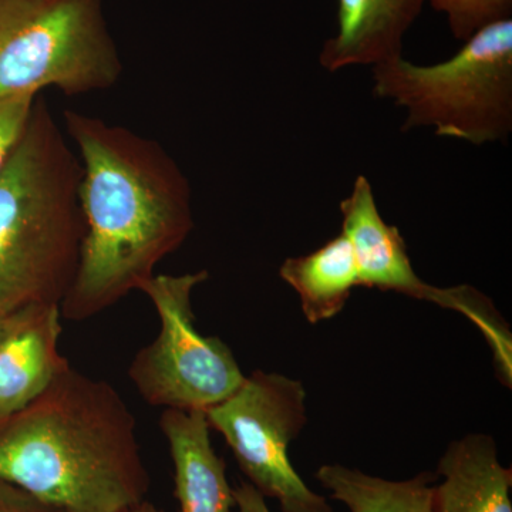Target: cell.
Wrapping results in <instances>:
<instances>
[{
	"instance_id": "obj_3",
	"label": "cell",
	"mask_w": 512,
	"mask_h": 512,
	"mask_svg": "<svg viewBox=\"0 0 512 512\" xmlns=\"http://www.w3.org/2000/svg\"><path fill=\"white\" fill-rule=\"evenodd\" d=\"M82 178L80 158L49 104L36 99L0 171V316L30 305L62 306L86 235Z\"/></svg>"
},
{
	"instance_id": "obj_2",
	"label": "cell",
	"mask_w": 512,
	"mask_h": 512,
	"mask_svg": "<svg viewBox=\"0 0 512 512\" xmlns=\"http://www.w3.org/2000/svg\"><path fill=\"white\" fill-rule=\"evenodd\" d=\"M0 478L64 512H123L150 490L130 407L72 365L0 419Z\"/></svg>"
},
{
	"instance_id": "obj_4",
	"label": "cell",
	"mask_w": 512,
	"mask_h": 512,
	"mask_svg": "<svg viewBox=\"0 0 512 512\" xmlns=\"http://www.w3.org/2000/svg\"><path fill=\"white\" fill-rule=\"evenodd\" d=\"M373 94L407 111L402 130L433 128L474 146L512 131V19L478 29L450 59L416 64L402 56L372 67Z\"/></svg>"
},
{
	"instance_id": "obj_8",
	"label": "cell",
	"mask_w": 512,
	"mask_h": 512,
	"mask_svg": "<svg viewBox=\"0 0 512 512\" xmlns=\"http://www.w3.org/2000/svg\"><path fill=\"white\" fill-rule=\"evenodd\" d=\"M342 234L355 254L359 286L403 293L463 311L466 288L440 289L421 281L407 254L399 228L384 222L377 208L375 192L365 175H359L349 197L340 202Z\"/></svg>"
},
{
	"instance_id": "obj_16",
	"label": "cell",
	"mask_w": 512,
	"mask_h": 512,
	"mask_svg": "<svg viewBox=\"0 0 512 512\" xmlns=\"http://www.w3.org/2000/svg\"><path fill=\"white\" fill-rule=\"evenodd\" d=\"M37 96L0 97V171L25 133Z\"/></svg>"
},
{
	"instance_id": "obj_10",
	"label": "cell",
	"mask_w": 512,
	"mask_h": 512,
	"mask_svg": "<svg viewBox=\"0 0 512 512\" xmlns=\"http://www.w3.org/2000/svg\"><path fill=\"white\" fill-rule=\"evenodd\" d=\"M427 0H338L336 33L323 43L319 63L330 73L402 56L407 30Z\"/></svg>"
},
{
	"instance_id": "obj_14",
	"label": "cell",
	"mask_w": 512,
	"mask_h": 512,
	"mask_svg": "<svg viewBox=\"0 0 512 512\" xmlns=\"http://www.w3.org/2000/svg\"><path fill=\"white\" fill-rule=\"evenodd\" d=\"M316 480L350 512H434L436 476L427 471L410 480L392 481L326 464L319 468Z\"/></svg>"
},
{
	"instance_id": "obj_17",
	"label": "cell",
	"mask_w": 512,
	"mask_h": 512,
	"mask_svg": "<svg viewBox=\"0 0 512 512\" xmlns=\"http://www.w3.org/2000/svg\"><path fill=\"white\" fill-rule=\"evenodd\" d=\"M0 512H64L0 478Z\"/></svg>"
},
{
	"instance_id": "obj_11",
	"label": "cell",
	"mask_w": 512,
	"mask_h": 512,
	"mask_svg": "<svg viewBox=\"0 0 512 512\" xmlns=\"http://www.w3.org/2000/svg\"><path fill=\"white\" fill-rule=\"evenodd\" d=\"M160 429L170 447L180 512L234 511V488L229 484L224 458L212 447L205 412L164 409Z\"/></svg>"
},
{
	"instance_id": "obj_5",
	"label": "cell",
	"mask_w": 512,
	"mask_h": 512,
	"mask_svg": "<svg viewBox=\"0 0 512 512\" xmlns=\"http://www.w3.org/2000/svg\"><path fill=\"white\" fill-rule=\"evenodd\" d=\"M121 74L103 0H0V97L103 92Z\"/></svg>"
},
{
	"instance_id": "obj_19",
	"label": "cell",
	"mask_w": 512,
	"mask_h": 512,
	"mask_svg": "<svg viewBox=\"0 0 512 512\" xmlns=\"http://www.w3.org/2000/svg\"><path fill=\"white\" fill-rule=\"evenodd\" d=\"M123 512H165L163 508L157 507L156 504L150 503V501L144 500L140 504L134 505V507L128 508Z\"/></svg>"
},
{
	"instance_id": "obj_13",
	"label": "cell",
	"mask_w": 512,
	"mask_h": 512,
	"mask_svg": "<svg viewBox=\"0 0 512 512\" xmlns=\"http://www.w3.org/2000/svg\"><path fill=\"white\" fill-rule=\"evenodd\" d=\"M279 276L298 293L311 323L335 318L359 286L355 254L342 232L311 254L285 259Z\"/></svg>"
},
{
	"instance_id": "obj_9",
	"label": "cell",
	"mask_w": 512,
	"mask_h": 512,
	"mask_svg": "<svg viewBox=\"0 0 512 512\" xmlns=\"http://www.w3.org/2000/svg\"><path fill=\"white\" fill-rule=\"evenodd\" d=\"M62 330L57 305H30L0 316V419L35 402L70 366L59 349Z\"/></svg>"
},
{
	"instance_id": "obj_18",
	"label": "cell",
	"mask_w": 512,
	"mask_h": 512,
	"mask_svg": "<svg viewBox=\"0 0 512 512\" xmlns=\"http://www.w3.org/2000/svg\"><path fill=\"white\" fill-rule=\"evenodd\" d=\"M235 510L232 512H271L265 497L248 481H241L234 488Z\"/></svg>"
},
{
	"instance_id": "obj_12",
	"label": "cell",
	"mask_w": 512,
	"mask_h": 512,
	"mask_svg": "<svg viewBox=\"0 0 512 512\" xmlns=\"http://www.w3.org/2000/svg\"><path fill=\"white\" fill-rule=\"evenodd\" d=\"M434 512H512V470L498 460L497 444L487 434L453 441L440 458Z\"/></svg>"
},
{
	"instance_id": "obj_6",
	"label": "cell",
	"mask_w": 512,
	"mask_h": 512,
	"mask_svg": "<svg viewBox=\"0 0 512 512\" xmlns=\"http://www.w3.org/2000/svg\"><path fill=\"white\" fill-rule=\"evenodd\" d=\"M208 278L207 271L154 275L140 288L156 306L160 332L134 357L128 376L151 406L207 412L245 380L227 343L195 328L192 291Z\"/></svg>"
},
{
	"instance_id": "obj_1",
	"label": "cell",
	"mask_w": 512,
	"mask_h": 512,
	"mask_svg": "<svg viewBox=\"0 0 512 512\" xmlns=\"http://www.w3.org/2000/svg\"><path fill=\"white\" fill-rule=\"evenodd\" d=\"M63 119L83 168L86 235L60 312L83 322L140 291L187 241L194 215L190 181L156 140L76 110Z\"/></svg>"
},
{
	"instance_id": "obj_7",
	"label": "cell",
	"mask_w": 512,
	"mask_h": 512,
	"mask_svg": "<svg viewBox=\"0 0 512 512\" xmlns=\"http://www.w3.org/2000/svg\"><path fill=\"white\" fill-rule=\"evenodd\" d=\"M205 417L224 436L248 483L278 501L282 512H333L289 458V447L306 424V392L299 380L256 370Z\"/></svg>"
},
{
	"instance_id": "obj_15",
	"label": "cell",
	"mask_w": 512,
	"mask_h": 512,
	"mask_svg": "<svg viewBox=\"0 0 512 512\" xmlns=\"http://www.w3.org/2000/svg\"><path fill=\"white\" fill-rule=\"evenodd\" d=\"M431 8L446 16L448 28L466 42L485 25L511 18L512 0H430Z\"/></svg>"
}]
</instances>
